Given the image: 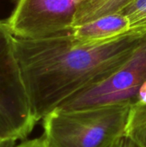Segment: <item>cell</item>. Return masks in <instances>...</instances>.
<instances>
[{"instance_id": "obj_1", "label": "cell", "mask_w": 146, "mask_h": 147, "mask_svg": "<svg viewBox=\"0 0 146 147\" xmlns=\"http://www.w3.org/2000/svg\"><path fill=\"white\" fill-rule=\"evenodd\" d=\"M70 32V31H69ZM68 33L40 39L15 37V51L37 123L66 99L123 65L146 33L78 45Z\"/></svg>"}, {"instance_id": "obj_2", "label": "cell", "mask_w": 146, "mask_h": 147, "mask_svg": "<svg viewBox=\"0 0 146 147\" xmlns=\"http://www.w3.org/2000/svg\"><path fill=\"white\" fill-rule=\"evenodd\" d=\"M131 107L54 109L42 119V138L48 147H111L125 136Z\"/></svg>"}, {"instance_id": "obj_3", "label": "cell", "mask_w": 146, "mask_h": 147, "mask_svg": "<svg viewBox=\"0 0 146 147\" xmlns=\"http://www.w3.org/2000/svg\"><path fill=\"white\" fill-rule=\"evenodd\" d=\"M146 100V34L129 59L112 73L77 92L56 109L75 111L133 106Z\"/></svg>"}, {"instance_id": "obj_4", "label": "cell", "mask_w": 146, "mask_h": 147, "mask_svg": "<svg viewBox=\"0 0 146 147\" xmlns=\"http://www.w3.org/2000/svg\"><path fill=\"white\" fill-rule=\"evenodd\" d=\"M37 121L34 116L15 51V36L0 20V130L24 140Z\"/></svg>"}, {"instance_id": "obj_5", "label": "cell", "mask_w": 146, "mask_h": 147, "mask_svg": "<svg viewBox=\"0 0 146 147\" xmlns=\"http://www.w3.org/2000/svg\"><path fill=\"white\" fill-rule=\"evenodd\" d=\"M84 0H16L6 20L13 34L40 39L68 33L79 4Z\"/></svg>"}, {"instance_id": "obj_6", "label": "cell", "mask_w": 146, "mask_h": 147, "mask_svg": "<svg viewBox=\"0 0 146 147\" xmlns=\"http://www.w3.org/2000/svg\"><path fill=\"white\" fill-rule=\"evenodd\" d=\"M130 33L128 18L119 11L72 27L69 34L75 43L87 46L108 42Z\"/></svg>"}, {"instance_id": "obj_7", "label": "cell", "mask_w": 146, "mask_h": 147, "mask_svg": "<svg viewBox=\"0 0 146 147\" xmlns=\"http://www.w3.org/2000/svg\"><path fill=\"white\" fill-rule=\"evenodd\" d=\"M131 0H84L76 12L73 26L93 21L98 17L119 12Z\"/></svg>"}, {"instance_id": "obj_8", "label": "cell", "mask_w": 146, "mask_h": 147, "mask_svg": "<svg viewBox=\"0 0 146 147\" xmlns=\"http://www.w3.org/2000/svg\"><path fill=\"white\" fill-rule=\"evenodd\" d=\"M125 137L138 147H146V100L140 101L131 107Z\"/></svg>"}, {"instance_id": "obj_9", "label": "cell", "mask_w": 146, "mask_h": 147, "mask_svg": "<svg viewBox=\"0 0 146 147\" xmlns=\"http://www.w3.org/2000/svg\"><path fill=\"white\" fill-rule=\"evenodd\" d=\"M120 11L128 18L131 33H146V0H131Z\"/></svg>"}, {"instance_id": "obj_10", "label": "cell", "mask_w": 146, "mask_h": 147, "mask_svg": "<svg viewBox=\"0 0 146 147\" xmlns=\"http://www.w3.org/2000/svg\"><path fill=\"white\" fill-rule=\"evenodd\" d=\"M14 147H48L44 139L41 137L34 138L32 140H24L18 145H15Z\"/></svg>"}, {"instance_id": "obj_11", "label": "cell", "mask_w": 146, "mask_h": 147, "mask_svg": "<svg viewBox=\"0 0 146 147\" xmlns=\"http://www.w3.org/2000/svg\"><path fill=\"white\" fill-rule=\"evenodd\" d=\"M16 142L17 141L14 139L10 138L0 130V147H14Z\"/></svg>"}, {"instance_id": "obj_12", "label": "cell", "mask_w": 146, "mask_h": 147, "mask_svg": "<svg viewBox=\"0 0 146 147\" xmlns=\"http://www.w3.org/2000/svg\"><path fill=\"white\" fill-rule=\"evenodd\" d=\"M111 147H138L136 145H134L130 140L126 138L125 136L119 140L114 145H113Z\"/></svg>"}]
</instances>
